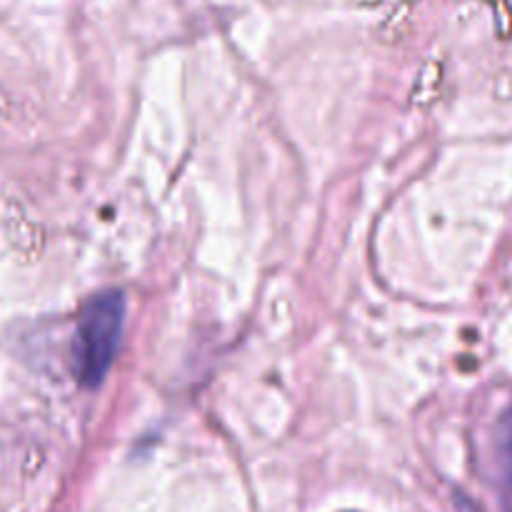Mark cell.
<instances>
[{"label":"cell","mask_w":512,"mask_h":512,"mask_svg":"<svg viewBox=\"0 0 512 512\" xmlns=\"http://www.w3.org/2000/svg\"><path fill=\"white\" fill-rule=\"evenodd\" d=\"M125 323L120 290H103L83 305L75 330V370L85 388H98L118 353Z\"/></svg>","instance_id":"6da1fadb"}]
</instances>
